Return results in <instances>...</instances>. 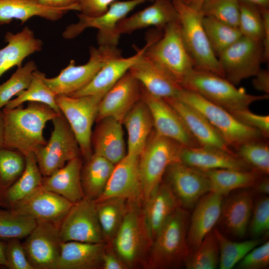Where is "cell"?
Instances as JSON below:
<instances>
[{
	"mask_svg": "<svg viewBox=\"0 0 269 269\" xmlns=\"http://www.w3.org/2000/svg\"><path fill=\"white\" fill-rule=\"evenodd\" d=\"M74 203L41 186L8 209L36 221L60 224Z\"/></svg>",
	"mask_w": 269,
	"mask_h": 269,
	"instance_id": "18",
	"label": "cell"
},
{
	"mask_svg": "<svg viewBox=\"0 0 269 269\" xmlns=\"http://www.w3.org/2000/svg\"><path fill=\"white\" fill-rule=\"evenodd\" d=\"M0 266L7 268L6 256V241L0 239Z\"/></svg>",
	"mask_w": 269,
	"mask_h": 269,
	"instance_id": "59",
	"label": "cell"
},
{
	"mask_svg": "<svg viewBox=\"0 0 269 269\" xmlns=\"http://www.w3.org/2000/svg\"><path fill=\"white\" fill-rule=\"evenodd\" d=\"M256 192L264 195H268L269 193V179L267 175L261 177L253 186Z\"/></svg>",
	"mask_w": 269,
	"mask_h": 269,
	"instance_id": "58",
	"label": "cell"
},
{
	"mask_svg": "<svg viewBox=\"0 0 269 269\" xmlns=\"http://www.w3.org/2000/svg\"><path fill=\"white\" fill-rule=\"evenodd\" d=\"M263 20V62L269 61V7H260Z\"/></svg>",
	"mask_w": 269,
	"mask_h": 269,
	"instance_id": "55",
	"label": "cell"
},
{
	"mask_svg": "<svg viewBox=\"0 0 269 269\" xmlns=\"http://www.w3.org/2000/svg\"><path fill=\"white\" fill-rule=\"evenodd\" d=\"M153 0H128L115 1L108 10L97 17L78 14V21L68 25L62 33L65 39H72L88 28L98 29L97 40L99 46L117 47L121 34L117 30L119 23L137 5Z\"/></svg>",
	"mask_w": 269,
	"mask_h": 269,
	"instance_id": "12",
	"label": "cell"
},
{
	"mask_svg": "<svg viewBox=\"0 0 269 269\" xmlns=\"http://www.w3.org/2000/svg\"><path fill=\"white\" fill-rule=\"evenodd\" d=\"M25 167V157L22 154L4 147L0 148V192L17 180Z\"/></svg>",
	"mask_w": 269,
	"mask_h": 269,
	"instance_id": "46",
	"label": "cell"
},
{
	"mask_svg": "<svg viewBox=\"0 0 269 269\" xmlns=\"http://www.w3.org/2000/svg\"><path fill=\"white\" fill-rule=\"evenodd\" d=\"M149 44V41L141 49L129 57L121 56L109 60L83 88L70 96L78 97L83 96L106 94L141 57Z\"/></svg>",
	"mask_w": 269,
	"mask_h": 269,
	"instance_id": "30",
	"label": "cell"
},
{
	"mask_svg": "<svg viewBox=\"0 0 269 269\" xmlns=\"http://www.w3.org/2000/svg\"><path fill=\"white\" fill-rule=\"evenodd\" d=\"M25 157V167L21 176L10 186L0 192V205L8 209L40 186L43 176L37 164L35 155Z\"/></svg>",
	"mask_w": 269,
	"mask_h": 269,
	"instance_id": "36",
	"label": "cell"
},
{
	"mask_svg": "<svg viewBox=\"0 0 269 269\" xmlns=\"http://www.w3.org/2000/svg\"><path fill=\"white\" fill-rule=\"evenodd\" d=\"M25 239L22 244L33 269H57L62 243L59 225L37 221Z\"/></svg>",
	"mask_w": 269,
	"mask_h": 269,
	"instance_id": "15",
	"label": "cell"
},
{
	"mask_svg": "<svg viewBox=\"0 0 269 269\" xmlns=\"http://www.w3.org/2000/svg\"><path fill=\"white\" fill-rule=\"evenodd\" d=\"M82 166L81 156L75 157L49 176L43 177L41 186L75 203L85 197L81 179Z\"/></svg>",
	"mask_w": 269,
	"mask_h": 269,
	"instance_id": "28",
	"label": "cell"
},
{
	"mask_svg": "<svg viewBox=\"0 0 269 269\" xmlns=\"http://www.w3.org/2000/svg\"><path fill=\"white\" fill-rule=\"evenodd\" d=\"M41 3L52 7H71L79 10L78 0H38Z\"/></svg>",
	"mask_w": 269,
	"mask_h": 269,
	"instance_id": "57",
	"label": "cell"
},
{
	"mask_svg": "<svg viewBox=\"0 0 269 269\" xmlns=\"http://www.w3.org/2000/svg\"><path fill=\"white\" fill-rule=\"evenodd\" d=\"M129 71L147 91L158 97L175 98L183 88L170 73L144 53Z\"/></svg>",
	"mask_w": 269,
	"mask_h": 269,
	"instance_id": "21",
	"label": "cell"
},
{
	"mask_svg": "<svg viewBox=\"0 0 269 269\" xmlns=\"http://www.w3.org/2000/svg\"><path fill=\"white\" fill-rule=\"evenodd\" d=\"M123 124L128 135L127 154L139 156L154 129L151 113L142 97L127 115Z\"/></svg>",
	"mask_w": 269,
	"mask_h": 269,
	"instance_id": "34",
	"label": "cell"
},
{
	"mask_svg": "<svg viewBox=\"0 0 269 269\" xmlns=\"http://www.w3.org/2000/svg\"><path fill=\"white\" fill-rule=\"evenodd\" d=\"M141 97V85L128 71L102 98L96 122L111 117L123 124L127 115Z\"/></svg>",
	"mask_w": 269,
	"mask_h": 269,
	"instance_id": "19",
	"label": "cell"
},
{
	"mask_svg": "<svg viewBox=\"0 0 269 269\" xmlns=\"http://www.w3.org/2000/svg\"><path fill=\"white\" fill-rule=\"evenodd\" d=\"M102 269H127L126 265L114 250L107 247L102 257Z\"/></svg>",
	"mask_w": 269,
	"mask_h": 269,
	"instance_id": "54",
	"label": "cell"
},
{
	"mask_svg": "<svg viewBox=\"0 0 269 269\" xmlns=\"http://www.w3.org/2000/svg\"><path fill=\"white\" fill-rule=\"evenodd\" d=\"M182 146L174 140L158 134L154 130L152 131L139 156L142 201L162 181L167 167L179 161Z\"/></svg>",
	"mask_w": 269,
	"mask_h": 269,
	"instance_id": "8",
	"label": "cell"
},
{
	"mask_svg": "<svg viewBox=\"0 0 269 269\" xmlns=\"http://www.w3.org/2000/svg\"><path fill=\"white\" fill-rule=\"evenodd\" d=\"M51 121L53 130L48 141L35 153L43 177L49 176L68 161L81 156L78 142L64 115L60 113Z\"/></svg>",
	"mask_w": 269,
	"mask_h": 269,
	"instance_id": "11",
	"label": "cell"
},
{
	"mask_svg": "<svg viewBox=\"0 0 269 269\" xmlns=\"http://www.w3.org/2000/svg\"><path fill=\"white\" fill-rule=\"evenodd\" d=\"M239 1L249 2L260 7H269V0H238Z\"/></svg>",
	"mask_w": 269,
	"mask_h": 269,
	"instance_id": "61",
	"label": "cell"
},
{
	"mask_svg": "<svg viewBox=\"0 0 269 269\" xmlns=\"http://www.w3.org/2000/svg\"><path fill=\"white\" fill-rule=\"evenodd\" d=\"M188 213L178 207L153 241L144 266L164 269L178 267L189 252L187 243Z\"/></svg>",
	"mask_w": 269,
	"mask_h": 269,
	"instance_id": "3",
	"label": "cell"
},
{
	"mask_svg": "<svg viewBox=\"0 0 269 269\" xmlns=\"http://www.w3.org/2000/svg\"><path fill=\"white\" fill-rule=\"evenodd\" d=\"M183 3L186 5L200 10V9L206 0H180Z\"/></svg>",
	"mask_w": 269,
	"mask_h": 269,
	"instance_id": "60",
	"label": "cell"
},
{
	"mask_svg": "<svg viewBox=\"0 0 269 269\" xmlns=\"http://www.w3.org/2000/svg\"><path fill=\"white\" fill-rule=\"evenodd\" d=\"M224 78L234 85L254 77L263 62L261 41L243 36L218 56Z\"/></svg>",
	"mask_w": 269,
	"mask_h": 269,
	"instance_id": "13",
	"label": "cell"
},
{
	"mask_svg": "<svg viewBox=\"0 0 269 269\" xmlns=\"http://www.w3.org/2000/svg\"><path fill=\"white\" fill-rule=\"evenodd\" d=\"M269 265V242L255 247L250 251L238 264L241 269H262Z\"/></svg>",
	"mask_w": 269,
	"mask_h": 269,
	"instance_id": "51",
	"label": "cell"
},
{
	"mask_svg": "<svg viewBox=\"0 0 269 269\" xmlns=\"http://www.w3.org/2000/svg\"><path fill=\"white\" fill-rule=\"evenodd\" d=\"M142 202L145 227L153 242L174 211L180 206L169 186L162 181Z\"/></svg>",
	"mask_w": 269,
	"mask_h": 269,
	"instance_id": "23",
	"label": "cell"
},
{
	"mask_svg": "<svg viewBox=\"0 0 269 269\" xmlns=\"http://www.w3.org/2000/svg\"><path fill=\"white\" fill-rule=\"evenodd\" d=\"M59 234L62 242H105L95 202L85 197L74 203L60 224Z\"/></svg>",
	"mask_w": 269,
	"mask_h": 269,
	"instance_id": "14",
	"label": "cell"
},
{
	"mask_svg": "<svg viewBox=\"0 0 269 269\" xmlns=\"http://www.w3.org/2000/svg\"><path fill=\"white\" fill-rule=\"evenodd\" d=\"M235 153L252 170L263 175L269 173V145L267 138H262L245 142L235 149Z\"/></svg>",
	"mask_w": 269,
	"mask_h": 269,
	"instance_id": "43",
	"label": "cell"
},
{
	"mask_svg": "<svg viewBox=\"0 0 269 269\" xmlns=\"http://www.w3.org/2000/svg\"><path fill=\"white\" fill-rule=\"evenodd\" d=\"M223 202V196L209 192L196 203L187 230L189 252L197 248L205 236L212 231L219 221Z\"/></svg>",
	"mask_w": 269,
	"mask_h": 269,
	"instance_id": "22",
	"label": "cell"
},
{
	"mask_svg": "<svg viewBox=\"0 0 269 269\" xmlns=\"http://www.w3.org/2000/svg\"><path fill=\"white\" fill-rule=\"evenodd\" d=\"M116 0H78L80 13L88 17L104 14L110 5Z\"/></svg>",
	"mask_w": 269,
	"mask_h": 269,
	"instance_id": "53",
	"label": "cell"
},
{
	"mask_svg": "<svg viewBox=\"0 0 269 269\" xmlns=\"http://www.w3.org/2000/svg\"><path fill=\"white\" fill-rule=\"evenodd\" d=\"M200 11L203 16L212 17L232 26L238 27L240 13L238 0H206Z\"/></svg>",
	"mask_w": 269,
	"mask_h": 269,
	"instance_id": "48",
	"label": "cell"
},
{
	"mask_svg": "<svg viewBox=\"0 0 269 269\" xmlns=\"http://www.w3.org/2000/svg\"><path fill=\"white\" fill-rule=\"evenodd\" d=\"M253 206V195L247 190L232 195L223 202L219 221L226 233L238 238L244 237Z\"/></svg>",
	"mask_w": 269,
	"mask_h": 269,
	"instance_id": "31",
	"label": "cell"
},
{
	"mask_svg": "<svg viewBox=\"0 0 269 269\" xmlns=\"http://www.w3.org/2000/svg\"><path fill=\"white\" fill-rule=\"evenodd\" d=\"M96 123L91 137L93 153L116 164L127 155L122 123L111 117Z\"/></svg>",
	"mask_w": 269,
	"mask_h": 269,
	"instance_id": "25",
	"label": "cell"
},
{
	"mask_svg": "<svg viewBox=\"0 0 269 269\" xmlns=\"http://www.w3.org/2000/svg\"><path fill=\"white\" fill-rule=\"evenodd\" d=\"M3 122V147L16 150L24 156L35 153L46 141L43 130L58 114L47 105L29 102L13 109L1 110Z\"/></svg>",
	"mask_w": 269,
	"mask_h": 269,
	"instance_id": "1",
	"label": "cell"
},
{
	"mask_svg": "<svg viewBox=\"0 0 269 269\" xmlns=\"http://www.w3.org/2000/svg\"><path fill=\"white\" fill-rule=\"evenodd\" d=\"M89 52L86 63L76 65L75 61L71 60L57 76L45 78V83L56 95H72L86 86L109 60L121 56L117 47L91 46Z\"/></svg>",
	"mask_w": 269,
	"mask_h": 269,
	"instance_id": "10",
	"label": "cell"
},
{
	"mask_svg": "<svg viewBox=\"0 0 269 269\" xmlns=\"http://www.w3.org/2000/svg\"><path fill=\"white\" fill-rule=\"evenodd\" d=\"M178 15L182 36L195 68L209 71L224 77L218 57L213 51L203 23L200 10L172 0Z\"/></svg>",
	"mask_w": 269,
	"mask_h": 269,
	"instance_id": "7",
	"label": "cell"
},
{
	"mask_svg": "<svg viewBox=\"0 0 269 269\" xmlns=\"http://www.w3.org/2000/svg\"><path fill=\"white\" fill-rule=\"evenodd\" d=\"M107 243L62 242L57 269H101Z\"/></svg>",
	"mask_w": 269,
	"mask_h": 269,
	"instance_id": "29",
	"label": "cell"
},
{
	"mask_svg": "<svg viewBox=\"0 0 269 269\" xmlns=\"http://www.w3.org/2000/svg\"><path fill=\"white\" fill-rule=\"evenodd\" d=\"M7 44L0 49V77L12 67L21 66L23 60L32 53L41 50L43 43L28 26L20 32H7L5 35Z\"/></svg>",
	"mask_w": 269,
	"mask_h": 269,
	"instance_id": "33",
	"label": "cell"
},
{
	"mask_svg": "<svg viewBox=\"0 0 269 269\" xmlns=\"http://www.w3.org/2000/svg\"><path fill=\"white\" fill-rule=\"evenodd\" d=\"M230 112L240 122L246 126L258 130L265 138H268L269 136V115H257L251 112L249 109Z\"/></svg>",
	"mask_w": 269,
	"mask_h": 269,
	"instance_id": "52",
	"label": "cell"
},
{
	"mask_svg": "<svg viewBox=\"0 0 269 269\" xmlns=\"http://www.w3.org/2000/svg\"><path fill=\"white\" fill-rule=\"evenodd\" d=\"M251 235L258 238L267 235L269 230V198L265 195L254 205L249 227Z\"/></svg>",
	"mask_w": 269,
	"mask_h": 269,
	"instance_id": "49",
	"label": "cell"
},
{
	"mask_svg": "<svg viewBox=\"0 0 269 269\" xmlns=\"http://www.w3.org/2000/svg\"><path fill=\"white\" fill-rule=\"evenodd\" d=\"M164 182L169 186L180 207H194L198 201L210 192L209 179L204 171L180 161L170 164L164 174Z\"/></svg>",
	"mask_w": 269,
	"mask_h": 269,
	"instance_id": "16",
	"label": "cell"
},
{
	"mask_svg": "<svg viewBox=\"0 0 269 269\" xmlns=\"http://www.w3.org/2000/svg\"><path fill=\"white\" fill-rule=\"evenodd\" d=\"M183 89L199 94L207 100L230 112L248 109L255 102L267 99L269 95L248 94L237 88L225 78L194 68L181 81Z\"/></svg>",
	"mask_w": 269,
	"mask_h": 269,
	"instance_id": "2",
	"label": "cell"
},
{
	"mask_svg": "<svg viewBox=\"0 0 269 269\" xmlns=\"http://www.w3.org/2000/svg\"><path fill=\"white\" fill-rule=\"evenodd\" d=\"M45 74L36 69L33 73L28 87L11 99L4 108L13 109L24 102H33L45 104L58 114L61 113L56 102V95L45 82Z\"/></svg>",
	"mask_w": 269,
	"mask_h": 269,
	"instance_id": "38",
	"label": "cell"
},
{
	"mask_svg": "<svg viewBox=\"0 0 269 269\" xmlns=\"http://www.w3.org/2000/svg\"><path fill=\"white\" fill-rule=\"evenodd\" d=\"M162 36L150 38L144 55L170 73L180 84L195 68L184 44L179 20L167 25Z\"/></svg>",
	"mask_w": 269,
	"mask_h": 269,
	"instance_id": "5",
	"label": "cell"
},
{
	"mask_svg": "<svg viewBox=\"0 0 269 269\" xmlns=\"http://www.w3.org/2000/svg\"><path fill=\"white\" fill-rule=\"evenodd\" d=\"M219 262V246L213 230L197 248L188 252L183 262L187 269H216Z\"/></svg>",
	"mask_w": 269,
	"mask_h": 269,
	"instance_id": "42",
	"label": "cell"
},
{
	"mask_svg": "<svg viewBox=\"0 0 269 269\" xmlns=\"http://www.w3.org/2000/svg\"><path fill=\"white\" fill-rule=\"evenodd\" d=\"M253 77L254 87L265 94L269 95V71L261 68Z\"/></svg>",
	"mask_w": 269,
	"mask_h": 269,
	"instance_id": "56",
	"label": "cell"
},
{
	"mask_svg": "<svg viewBox=\"0 0 269 269\" xmlns=\"http://www.w3.org/2000/svg\"><path fill=\"white\" fill-rule=\"evenodd\" d=\"M213 231L219 249V267L220 269H231L253 249L261 243L258 239L237 242L229 240L218 229Z\"/></svg>",
	"mask_w": 269,
	"mask_h": 269,
	"instance_id": "40",
	"label": "cell"
},
{
	"mask_svg": "<svg viewBox=\"0 0 269 269\" xmlns=\"http://www.w3.org/2000/svg\"><path fill=\"white\" fill-rule=\"evenodd\" d=\"M175 98L202 114L230 148L235 149L247 141L265 138L258 130L243 124L230 112L209 102L196 92L182 88Z\"/></svg>",
	"mask_w": 269,
	"mask_h": 269,
	"instance_id": "6",
	"label": "cell"
},
{
	"mask_svg": "<svg viewBox=\"0 0 269 269\" xmlns=\"http://www.w3.org/2000/svg\"><path fill=\"white\" fill-rule=\"evenodd\" d=\"M36 223V220L9 209H0V239L7 240L25 238Z\"/></svg>",
	"mask_w": 269,
	"mask_h": 269,
	"instance_id": "44",
	"label": "cell"
},
{
	"mask_svg": "<svg viewBox=\"0 0 269 269\" xmlns=\"http://www.w3.org/2000/svg\"><path fill=\"white\" fill-rule=\"evenodd\" d=\"M179 161L204 171L216 169L252 170L235 152L200 145L182 146Z\"/></svg>",
	"mask_w": 269,
	"mask_h": 269,
	"instance_id": "24",
	"label": "cell"
},
{
	"mask_svg": "<svg viewBox=\"0 0 269 269\" xmlns=\"http://www.w3.org/2000/svg\"><path fill=\"white\" fill-rule=\"evenodd\" d=\"M6 241V256L7 268L9 269H33L26 256L20 240Z\"/></svg>",
	"mask_w": 269,
	"mask_h": 269,
	"instance_id": "50",
	"label": "cell"
},
{
	"mask_svg": "<svg viewBox=\"0 0 269 269\" xmlns=\"http://www.w3.org/2000/svg\"><path fill=\"white\" fill-rule=\"evenodd\" d=\"M82 166V186L85 197L96 201L103 194L115 164L93 153Z\"/></svg>",
	"mask_w": 269,
	"mask_h": 269,
	"instance_id": "35",
	"label": "cell"
},
{
	"mask_svg": "<svg viewBox=\"0 0 269 269\" xmlns=\"http://www.w3.org/2000/svg\"><path fill=\"white\" fill-rule=\"evenodd\" d=\"M3 147V122L1 110H0V148Z\"/></svg>",
	"mask_w": 269,
	"mask_h": 269,
	"instance_id": "62",
	"label": "cell"
},
{
	"mask_svg": "<svg viewBox=\"0 0 269 269\" xmlns=\"http://www.w3.org/2000/svg\"><path fill=\"white\" fill-rule=\"evenodd\" d=\"M238 29L242 36L262 42L263 20L260 8L245 1H239Z\"/></svg>",
	"mask_w": 269,
	"mask_h": 269,
	"instance_id": "47",
	"label": "cell"
},
{
	"mask_svg": "<svg viewBox=\"0 0 269 269\" xmlns=\"http://www.w3.org/2000/svg\"><path fill=\"white\" fill-rule=\"evenodd\" d=\"M104 95L96 94L78 97L61 95L56 96L57 105L74 133L84 160L93 153L92 129Z\"/></svg>",
	"mask_w": 269,
	"mask_h": 269,
	"instance_id": "9",
	"label": "cell"
},
{
	"mask_svg": "<svg viewBox=\"0 0 269 269\" xmlns=\"http://www.w3.org/2000/svg\"><path fill=\"white\" fill-rule=\"evenodd\" d=\"M153 1L150 5L122 19L117 26L120 34H130L151 26L163 30L168 24L179 20L177 11L172 0H153Z\"/></svg>",
	"mask_w": 269,
	"mask_h": 269,
	"instance_id": "27",
	"label": "cell"
},
{
	"mask_svg": "<svg viewBox=\"0 0 269 269\" xmlns=\"http://www.w3.org/2000/svg\"><path fill=\"white\" fill-rule=\"evenodd\" d=\"M71 7H56L41 3L38 0H0V25L18 19L23 23L37 16L51 21L61 18Z\"/></svg>",
	"mask_w": 269,
	"mask_h": 269,
	"instance_id": "32",
	"label": "cell"
},
{
	"mask_svg": "<svg viewBox=\"0 0 269 269\" xmlns=\"http://www.w3.org/2000/svg\"><path fill=\"white\" fill-rule=\"evenodd\" d=\"M141 201H127L126 212L114 238L113 250L128 268L144 265L152 241L145 227Z\"/></svg>",
	"mask_w": 269,
	"mask_h": 269,
	"instance_id": "4",
	"label": "cell"
},
{
	"mask_svg": "<svg viewBox=\"0 0 269 269\" xmlns=\"http://www.w3.org/2000/svg\"><path fill=\"white\" fill-rule=\"evenodd\" d=\"M141 97L150 111L157 134L184 147L199 145L180 116L167 101L152 95L141 85Z\"/></svg>",
	"mask_w": 269,
	"mask_h": 269,
	"instance_id": "17",
	"label": "cell"
},
{
	"mask_svg": "<svg viewBox=\"0 0 269 269\" xmlns=\"http://www.w3.org/2000/svg\"><path fill=\"white\" fill-rule=\"evenodd\" d=\"M203 25L210 46L217 57L242 35L239 29L209 16H203Z\"/></svg>",
	"mask_w": 269,
	"mask_h": 269,
	"instance_id": "41",
	"label": "cell"
},
{
	"mask_svg": "<svg viewBox=\"0 0 269 269\" xmlns=\"http://www.w3.org/2000/svg\"><path fill=\"white\" fill-rule=\"evenodd\" d=\"M127 201L121 198H110L95 202L105 242H112L118 232L126 212Z\"/></svg>",
	"mask_w": 269,
	"mask_h": 269,
	"instance_id": "39",
	"label": "cell"
},
{
	"mask_svg": "<svg viewBox=\"0 0 269 269\" xmlns=\"http://www.w3.org/2000/svg\"><path fill=\"white\" fill-rule=\"evenodd\" d=\"M110 198L141 201L142 191L139 169V156L127 154L115 164L99 202Z\"/></svg>",
	"mask_w": 269,
	"mask_h": 269,
	"instance_id": "20",
	"label": "cell"
},
{
	"mask_svg": "<svg viewBox=\"0 0 269 269\" xmlns=\"http://www.w3.org/2000/svg\"><path fill=\"white\" fill-rule=\"evenodd\" d=\"M179 114L199 145L235 152L205 116L196 109L174 98L164 99Z\"/></svg>",
	"mask_w": 269,
	"mask_h": 269,
	"instance_id": "26",
	"label": "cell"
},
{
	"mask_svg": "<svg viewBox=\"0 0 269 269\" xmlns=\"http://www.w3.org/2000/svg\"><path fill=\"white\" fill-rule=\"evenodd\" d=\"M204 172L209 181L210 192L222 196L234 190L253 187L263 176L254 170L216 169Z\"/></svg>",
	"mask_w": 269,
	"mask_h": 269,
	"instance_id": "37",
	"label": "cell"
},
{
	"mask_svg": "<svg viewBox=\"0 0 269 269\" xmlns=\"http://www.w3.org/2000/svg\"><path fill=\"white\" fill-rule=\"evenodd\" d=\"M37 69L35 62L28 61L17 67L6 82L0 85V110L4 108L14 96H16L29 86L33 73Z\"/></svg>",
	"mask_w": 269,
	"mask_h": 269,
	"instance_id": "45",
	"label": "cell"
}]
</instances>
